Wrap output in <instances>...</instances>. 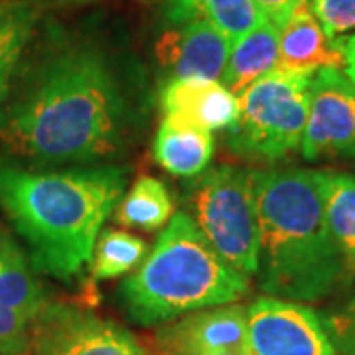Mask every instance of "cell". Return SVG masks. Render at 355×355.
<instances>
[{"label":"cell","instance_id":"cell-24","mask_svg":"<svg viewBox=\"0 0 355 355\" xmlns=\"http://www.w3.org/2000/svg\"><path fill=\"white\" fill-rule=\"evenodd\" d=\"M253 2L261 8V12L265 14L268 22H272L277 28H282L292 12L300 4H304L306 0H253Z\"/></svg>","mask_w":355,"mask_h":355},{"label":"cell","instance_id":"cell-5","mask_svg":"<svg viewBox=\"0 0 355 355\" xmlns=\"http://www.w3.org/2000/svg\"><path fill=\"white\" fill-rule=\"evenodd\" d=\"M193 223L217 254L245 277L257 275L259 221L254 203V172L217 166L191 186Z\"/></svg>","mask_w":355,"mask_h":355},{"label":"cell","instance_id":"cell-23","mask_svg":"<svg viewBox=\"0 0 355 355\" xmlns=\"http://www.w3.org/2000/svg\"><path fill=\"white\" fill-rule=\"evenodd\" d=\"M312 12L331 40L355 28V0H312Z\"/></svg>","mask_w":355,"mask_h":355},{"label":"cell","instance_id":"cell-14","mask_svg":"<svg viewBox=\"0 0 355 355\" xmlns=\"http://www.w3.org/2000/svg\"><path fill=\"white\" fill-rule=\"evenodd\" d=\"M326 67H343L342 42L331 40L324 32L312 8L304 2L280 28L277 69L314 76L318 69Z\"/></svg>","mask_w":355,"mask_h":355},{"label":"cell","instance_id":"cell-12","mask_svg":"<svg viewBox=\"0 0 355 355\" xmlns=\"http://www.w3.org/2000/svg\"><path fill=\"white\" fill-rule=\"evenodd\" d=\"M229 50L231 42L202 20L166 30L156 44L158 62L170 71V79L217 81L223 76Z\"/></svg>","mask_w":355,"mask_h":355},{"label":"cell","instance_id":"cell-19","mask_svg":"<svg viewBox=\"0 0 355 355\" xmlns=\"http://www.w3.org/2000/svg\"><path fill=\"white\" fill-rule=\"evenodd\" d=\"M174 214L172 196L160 180L139 178L125 198H121L114 219L125 227L154 231L166 225Z\"/></svg>","mask_w":355,"mask_h":355},{"label":"cell","instance_id":"cell-1","mask_svg":"<svg viewBox=\"0 0 355 355\" xmlns=\"http://www.w3.org/2000/svg\"><path fill=\"white\" fill-rule=\"evenodd\" d=\"M123 132V97L105 62L87 50L53 60L4 121L14 153L48 164L109 158Z\"/></svg>","mask_w":355,"mask_h":355},{"label":"cell","instance_id":"cell-26","mask_svg":"<svg viewBox=\"0 0 355 355\" xmlns=\"http://www.w3.org/2000/svg\"><path fill=\"white\" fill-rule=\"evenodd\" d=\"M203 355H247V349H219V352H209Z\"/></svg>","mask_w":355,"mask_h":355},{"label":"cell","instance_id":"cell-16","mask_svg":"<svg viewBox=\"0 0 355 355\" xmlns=\"http://www.w3.org/2000/svg\"><path fill=\"white\" fill-rule=\"evenodd\" d=\"M214 156L211 132L164 116L154 139V158L174 176H200Z\"/></svg>","mask_w":355,"mask_h":355},{"label":"cell","instance_id":"cell-10","mask_svg":"<svg viewBox=\"0 0 355 355\" xmlns=\"http://www.w3.org/2000/svg\"><path fill=\"white\" fill-rule=\"evenodd\" d=\"M46 306L22 251L0 231V355H24L30 331Z\"/></svg>","mask_w":355,"mask_h":355},{"label":"cell","instance_id":"cell-18","mask_svg":"<svg viewBox=\"0 0 355 355\" xmlns=\"http://www.w3.org/2000/svg\"><path fill=\"white\" fill-rule=\"evenodd\" d=\"M324 211L331 237L347 265L355 266V176L322 172Z\"/></svg>","mask_w":355,"mask_h":355},{"label":"cell","instance_id":"cell-13","mask_svg":"<svg viewBox=\"0 0 355 355\" xmlns=\"http://www.w3.org/2000/svg\"><path fill=\"white\" fill-rule=\"evenodd\" d=\"M162 111L207 132L231 128L239 114L237 95L219 81L170 79L162 89Z\"/></svg>","mask_w":355,"mask_h":355},{"label":"cell","instance_id":"cell-9","mask_svg":"<svg viewBox=\"0 0 355 355\" xmlns=\"http://www.w3.org/2000/svg\"><path fill=\"white\" fill-rule=\"evenodd\" d=\"M300 150L306 160L355 154V85L342 69H318L310 79Z\"/></svg>","mask_w":355,"mask_h":355},{"label":"cell","instance_id":"cell-21","mask_svg":"<svg viewBox=\"0 0 355 355\" xmlns=\"http://www.w3.org/2000/svg\"><path fill=\"white\" fill-rule=\"evenodd\" d=\"M34 28V14L22 2L0 4V99L6 93Z\"/></svg>","mask_w":355,"mask_h":355},{"label":"cell","instance_id":"cell-25","mask_svg":"<svg viewBox=\"0 0 355 355\" xmlns=\"http://www.w3.org/2000/svg\"><path fill=\"white\" fill-rule=\"evenodd\" d=\"M342 42L343 51V67H345V76L354 81L355 85V36L340 40Z\"/></svg>","mask_w":355,"mask_h":355},{"label":"cell","instance_id":"cell-3","mask_svg":"<svg viewBox=\"0 0 355 355\" xmlns=\"http://www.w3.org/2000/svg\"><path fill=\"white\" fill-rule=\"evenodd\" d=\"M125 190L119 168L30 172L0 166V207L30 247L34 266L55 279L77 277Z\"/></svg>","mask_w":355,"mask_h":355},{"label":"cell","instance_id":"cell-15","mask_svg":"<svg viewBox=\"0 0 355 355\" xmlns=\"http://www.w3.org/2000/svg\"><path fill=\"white\" fill-rule=\"evenodd\" d=\"M279 40L280 28L266 20L233 42L221 76L223 85L239 97L254 81L272 73L279 65Z\"/></svg>","mask_w":355,"mask_h":355},{"label":"cell","instance_id":"cell-7","mask_svg":"<svg viewBox=\"0 0 355 355\" xmlns=\"http://www.w3.org/2000/svg\"><path fill=\"white\" fill-rule=\"evenodd\" d=\"M30 349L34 355H150L119 324L62 302L42 308L30 331Z\"/></svg>","mask_w":355,"mask_h":355},{"label":"cell","instance_id":"cell-4","mask_svg":"<svg viewBox=\"0 0 355 355\" xmlns=\"http://www.w3.org/2000/svg\"><path fill=\"white\" fill-rule=\"evenodd\" d=\"M247 292L249 277L217 254L188 214L168 221L153 251L121 286L130 320L146 328L231 304Z\"/></svg>","mask_w":355,"mask_h":355},{"label":"cell","instance_id":"cell-6","mask_svg":"<svg viewBox=\"0 0 355 355\" xmlns=\"http://www.w3.org/2000/svg\"><path fill=\"white\" fill-rule=\"evenodd\" d=\"M312 76L275 69L237 97L239 114L227 142L235 153L279 160L300 148Z\"/></svg>","mask_w":355,"mask_h":355},{"label":"cell","instance_id":"cell-20","mask_svg":"<svg viewBox=\"0 0 355 355\" xmlns=\"http://www.w3.org/2000/svg\"><path fill=\"white\" fill-rule=\"evenodd\" d=\"M148 247L140 237L121 231V229H105L99 233L93 254H91V275L93 279L107 280L127 275L132 268H139Z\"/></svg>","mask_w":355,"mask_h":355},{"label":"cell","instance_id":"cell-2","mask_svg":"<svg viewBox=\"0 0 355 355\" xmlns=\"http://www.w3.org/2000/svg\"><path fill=\"white\" fill-rule=\"evenodd\" d=\"M324 170L254 172L261 291L291 302H316L336 292L352 266L331 237L322 196Z\"/></svg>","mask_w":355,"mask_h":355},{"label":"cell","instance_id":"cell-17","mask_svg":"<svg viewBox=\"0 0 355 355\" xmlns=\"http://www.w3.org/2000/svg\"><path fill=\"white\" fill-rule=\"evenodd\" d=\"M166 14L174 24L207 22L231 44L266 22V16L253 0H168Z\"/></svg>","mask_w":355,"mask_h":355},{"label":"cell","instance_id":"cell-22","mask_svg":"<svg viewBox=\"0 0 355 355\" xmlns=\"http://www.w3.org/2000/svg\"><path fill=\"white\" fill-rule=\"evenodd\" d=\"M322 320L338 355H355V291Z\"/></svg>","mask_w":355,"mask_h":355},{"label":"cell","instance_id":"cell-8","mask_svg":"<svg viewBox=\"0 0 355 355\" xmlns=\"http://www.w3.org/2000/svg\"><path fill=\"white\" fill-rule=\"evenodd\" d=\"M247 355H338L324 320L312 308L259 298L245 312Z\"/></svg>","mask_w":355,"mask_h":355},{"label":"cell","instance_id":"cell-11","mask_svg":"<svg viewBox=\"0 0 355 355\" xmlns=\"http://www.w3.org/2000/svg\"><path fill=\"white\" fill-rule=\"evenodd\" d=\"M247 308L217 306L191 312L156 334L160 355H203L219 349H247Z\"/></svg>","mask_w":355,"mask_h":355}]
</instances>
